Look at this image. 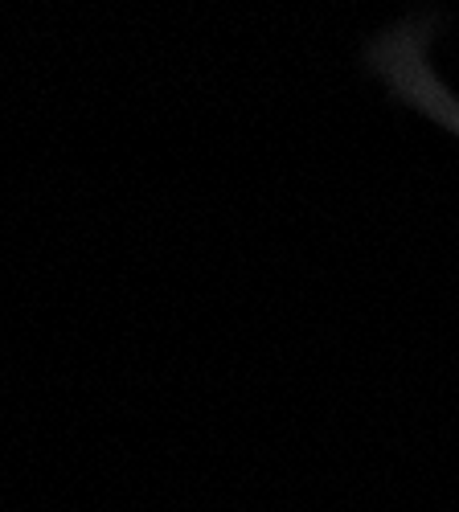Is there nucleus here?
<instances>
[{"instance_id":"obj_1","label":"nucleus","mask_w":459,"mask_h":512,"mask_svg":"<svg viewBox=\"0 0 459 512\" xmlns=\"http://www.w3.org/2000/svg\"><path fill=\"white\" fill-rule=\"evenodd\" d=\"M373 70L386 78V87H394L398 99H406L414 111L431 115L443 123L451 136H459V99L443 87V78L427 62V37L419 25H406L398 33H386L373 46Z\"/></svg>"}]
</instances>
